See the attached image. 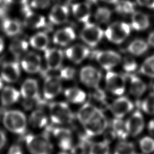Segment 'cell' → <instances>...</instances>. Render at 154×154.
<instances>
[{"label":"cell","mask_w":154,"mask_h":154,"mask_svg":"<svg viewBox=\"0 0 154 154\" xmlns=\"http://www.w3.org/2000/svg\"><path fill=\"white\" fill-rule=\"evenodd\" d=\"M94 90L93 92L91 94V97L96 102H100L102 104H105V98H106V94L105 92L100 88L98 87L94 88Z\"/></svg>","instance_id":"obj_43"},{"label":"cell","mask_w":154,"mask_h":154,"mask_svg":"<svg viewBox=\"0 0 154 154\" xmlns=\"http://www.w3.org/2000/svg\"><path fill=\"white\" fill-rule=\"evenodd\" d=\"M140 72L150 78H154V55L149 57L143 63Z\"/></svg>","instance_id":"obj_38"},{"label":"cell","mask_w":154,"mask_h":154,"mask_svg":"<svg viewBox=\"0 0 154 154\" xmlns=\"http://www.w3.org/2000/svg\"><path fill=\"white\" fill-rule=\"evenodd\" d=\"M146 88V84L138 76L134 75L129 76V92L131 95L135 97H140L145 93Z\"/></svg>","instance_id":"obj_27"},{"label":"cell","mask_w":154,"mask_h":154,"mask_svg":"<svg viewBox=\"0 0 154 154\" xmlns=\"http://www.w3.org/2000/svg\"><path fill=\"white\" fill-rule=\"evenodd\" d=\"M44 51L48 69L52 71L60 69L64 58L63 51L58 48H47Z\"/></svg>","instance_id":"obj_15"},{"label":"cell","mask_w":154,"mask_h":154,"mask_svg":"<svg viewBox=\"0 0 154 154\" xmlns=\"http://www.w3.org/2000/svg\"><path fill=\"white\" fill-rule=\"evenodd\" d=\"M12 3L11 0H0V19L6 17Z\"/></svg>","instance_id":"obj_44"},{"label":"cell","mask_w":154,"mask_h":154,"mask_svg":"<svg viewBox=\"0 0 154 154\" xmlns=\"http://www.w3.org/2000/svg\"><path fill=\"white\" fill-rule=\"evenodd\" d=\"M105 85L111 94L121 96L126 90V79L122 75L109 70L105 75Z\"/></svg>","instance_id":"obj_7"},{"label":"cell","mask_w":154,"mask_h":154,"mask_svg":"<svg viewBox=\"0 0 154 154\" xmlns=\"http://www.w3.org/2000/svg\"><path fill=\"white\" fill-rule=\"evenodd\" d=\"M107 127V119L100 109L90 121L84 125L85 134L88 137H94L103 134Z\"/></svg>","instance_id":"obj_5"},{"label":"cell","mask_w":154,"mask_h":154,"mask_svg":"<svg viewBox=\"0 0 154 154\" xmlns=\"http://www.w3.org/2000/svg\"><path fill=\"white\" fill-rule=\"evenodd\" d=\"M25 143L31 154H51L53 146L46 134H29L25 137Z\"/></svg>","instance_id":"obj_3"},{"label":"cell","mask_w":154,"mask_h":154,"mask_svg":"<svg viewBox=\"0 0 154 154\" xmlns=\"http://www.w3.org/2000/svg\"><path fill=\"white\" fill-rule=\"evenodd\" d=\"M139 145L142 152L146 154L154 152V139L152 137H143L139 141Z\"/></svg>","instance_id":"obj_40"},{"label":"cell","mask_w":154,"mask_h":154,"mask_svg":"<svg viewBox=\"0 0 154 154\" xmlns=\"http://www.w3.org/2000/svg\"><path fill=\"white\" fill-rule=\"evenodd\" d=\"M111 16V11L106 7H99L94 13L95 20L100 24H105L108 23Z\"/></svg>","instance_id":"obj_37"},{"label":"cell","mask_w":154,"mask_h":154,"mask_svg":"<svg viewBox=\"0 0 154 154\" xmlns=\"http://www.w3.org/2000/svg\"><path fill=\"white\" fill-rule=\"evenodd\" d=\"M4 48V42L2 37H0V53L2 52Z\"/></svg>","instance_id":"obj_54"},{"label":"cell","mask_w":154,"mask_h":154,"mask_svg":"<svg viewBox=\"0 0 154 154\" xmlns=\"http://www.w3.org/2000/svg\"><path fill=\"white\" fill-rule=\"evenodd\" d=\"M8 154H23V152L20 146L18 144H13L10 147Z\"/></svg>","instance_id":"obj_47"},{"label":"cell","mask_w":154,"mask_h":154,"mask_svg":"<svg viewBox=\"0 0 154 154\" xmlns=\"http://www.w3.org/2000/svg\"><path fill=\"white\" fill-rule=\"evenodd\" d=\"M2 123L10 132L19 135L23 134L27 127L26 118L24 113L19 110L5 111L2 116Z\"/></svg>","instance_id":"obj_1"},{"label":"cell","mask_w":154,"mask_h":154,"mask_svg":"<svg viewBox=\"0 0 154 154\" xmlns=\"http://www.w3.org/2000/svg\"><path fill=\"white\" fill-rule=\"evenodd\" d=\"M3 80H2V79L1 78V77H0V90H2V88H3Z\"/></svg>","instance_id":"obj_56"},{"label":"cell","mask_w":154,"mask_h":154,"mask_svg":"<svg viewBox=\"0 0 154 154\" xmlns=\"http://www.w3.org/2000/svg\"><path fill=\"white\" fill-rule=\"evenodd\" d=\"M147 129L149 132V133L154 136V119L151 120L149 123L147 125Z\"/></svg>","instance_id":"obj_52"},{"label":"cell","mask_w":154,"mask_h":154,"mask_svg":"<svg viewBox=\"0 0 154 154\" xmlns=\"http://www.w3.org/2000/svg\"><path fill=\"white\" fill-rule=\"evenodd\" d=\"M108 108L116 118L122 119L134 108L131 100L125 96H120L109 105Z\"/></svg>","instance_id":"obj_11"},{"label":"cell","mask_w":154,"mask_h":154,"mask_svg":"<svg viewBox=\"0 0 154 154\" xmlns=\"http://www.w3.org/2000/svg\"><path fill=\"white\" fill-rule=\"evenodd\" d=\"M135 4L130 1L123 0L119 1L116 4V10L122 14H132L135 12Z\"/></svg>","instance_id":"obj_36"},{"label":"cell","mask_w":154,"mask_h":154,"mask_svg":"<svg viewBox=\"0 0 154 154\" xmlns=\"http://www.w3.org/2000/svg\"><path fill=\"white\" fill-rule=\"evenodd\" d=\"M112 130L116 138L125 140L129 135V132L126 124V121L120 118H116L112 122Z\"/></svg>","instance_id":"obj_32"},{"label":"cell","mask_w":154,"mask_h":154,"mask_svg":"<svg viewBox=\"0 0 154 154\" xmlns=\"http://www.w3.org/2000/svg\"><path fill=\"white\" fill-rule=\"evenodd\" d=\"M49 117L52 122L57 125H65L71 123L74 115L67 103L54 102L49 105Z\"/></svg>","instance_id":"obj_2"},{"label":"cell","mask_w":154,"mask_h":154,"mask_svg":"<svg viewBox=\"0 0 154 154\" xmlns=\"http://www.w3.org/2000/svg\"><path fill=\"white\" fill-rule=\"evenodd\" d=\"M72 154H85L86 148L84 143H80L75 146H73L70 149Z\"/></svg>","instance_id":"obj_46"},{"label":"cell","mask_w":154,"mask_h":154,"mask_svg":"<svg viewBox=\"0 0 154 154\" xmlns=\"http://www.w3.org/2000/svg\"><path fill=\"white\" fill-rule=\"evenodd\" d=\"M7 141L6 135L4 132L0 129V150L4 147Z\"/></svg>","instance_id":"obj_50"},{"label":"cell","mask_w":154,"mask_h":154,"mask_svg":"<svg viewBox=\"0 0 154 154\" xmlns=\"http://www.w3.org/2000/svg\"><path fill=\"white\" fill-rule=\"evenodd\" d=\"M102 1L111 4H116L119 1V0H102Z\"/></svg>","instance_id":"obj_55"},{"label":"cell","mask_w":154,"mask_h":154,"mask_svg":"<svg viewBox=\"0 0 154 154\" xmlns=\"http://www.w3.org/2000/svg\"><path fill=\"white\" fill-rule=\"evenodd\" d=\"M89 154H109V143L102 141L91 144L89 148Z\"/></svg>","instance_id":"obj_35"},{"label":"cell","mask_w":154,"mask_h":154,"mask_svg":"<svg viewBox=\"0 0 154 154\" xmlns=\"http://www.w3.org/2000/svg\"><path fill=\"white\" fill-rule=\"evenodd\" d=\"M142 110L147 114L154 115V93H149L141 103Z\"/></svg>","instance_id":"obj_39"},{"label":"cell","mask_w":154,"mask_h":154,"mask_svg":"<svg viewBox=\"0 0 154 154\" xmlns=\"http://www.w3.org/2000/svg\"><path fill=\"white\" fill-rule=\"evenodd\" d=\"M139 5L154 9V0H137Z\"/></svg>","instance_id":"obj_48"},{"label":"cell","mask_w":154,"mask_h":154,"mask_svg":"<svg viewBox=\"0 0 154 154\" xmlns=\"http://www.w3.org/2000/svg\"><path fill=\"white\" fill-rule=\"evenodd\" d=\"M20 93L15 88L6 86L2 90L0 99L4 106H8L16 103L20 99Z\"/></svg>","instance_id":"obj_24"},{"label":"cell","mask_w":154,"mask_h":154,"mask_svg":"<svg viewBox=\"0 0 154 154\" xmlns=\"http://www.w3.org/2000/svg\"><path fill=\"white\" fill-rule=\"evenodd\" d=\"M22 13L24 15L23 24L26 27L37 29L42 28L46 25L45 17L31 11L28 4L22 5Z\"/></svg>","instance_id":"obj_13"},{"label":"cell","mask_w":154,"mask_h":154,"mask_svg":"<svg viewBox=\"0 0 154 154\" xmlns=\"http://www.w3.org/2000/svg\"><path fill=\"white\" fill-rule=\"evenodd\" d=\"M79 78L81 82L85 86L96 88L99 87L102 79V73L96 68L87 66L83 67L79 72Z\"/></svg>","instance_id":"obj_9"},{"label":"cell","mask_w":154,"mask_h":154,"mask_svg":"<svg viewBox=\"0 0 154 154\" xmlns=\"http://www.w3.org/2000/svg\"><path fill=\"white\" fill-rule=\"evenodd\" d=\"M135 146L133 143L125 140L120 141L115 146L114 154H134Z\"/></svg>","instance_id":"obj_34"},{"label":"cell","mask_w":154,"mask_h":154,"mask_svg":"<svg viewBox=\"0 0 154 154\" xmlns=\"http://www.w3.org/2000/svg\"><path fill=\"white\" fill-rule=\"evenodd\" d=\"M62 90L61 78L58 76L48 75L45 79L43 94L46 100H51L57 96Z\"/></svg>","instance_id":"obj_10"},{"label":"cell","mask_w":154,"mask_h":154,"mask_svg":"<svg viewBox=\"0 0 154 154\" xmlns=\"http://www.w3.org/2000/svg\"><path fill=\"white\" fill-rule=\"evenodd\" d=\"M149 45L142 39L133 40L128 46V52L132 55L139 56L144 54L148 49Z\"/></svg>","instance_id":"obj_33"},{"label":"cell","mask_w":154,"mask_h":154,"mask_svg":"<svg viewBox=\"0 0 154 154\" xmlns=\"http://www.w3.org/2000/svg\"><path fill=\"white\" fill-rule=\"evenodd\" d=\"M116 138L114 132L112 131V130L111 131H108V132H106V134H105V139L104 141H106L107 143H108L109 144L115 138Z\"/></svg>","instance_id":"obj_49"},{"label":"cell","mask_w":154,"mask_h":154,"mask_svg":"<svg viewBox=\"0 0 154 154\" xmlns=\"http://www.w3.org/2000/svg\"><path fill=\"white\" fill-rule=\"evenodd\" d=\"M93 56L99 64L106 70H110L122 61L120 55L114 51H97Z\"/></svg>","instance_id":"obj_8"},{"label":"cell","mask_w":154,"mask_h":154,"mask_svg":"<svg viewBox=\"0 0 154 154\" xmlns=\"http://www.w3.org/2000/svg\"><path fill=\"white\" fill-rule=\"evenodd\" d=\"M134 154H136V153H134Z\"/></svg>","instance_id":"obj_59"},{"label":"cell","mask_w":154,"mask_h":154,"mask_svg":"<svg viewBox=\"0 0 154 154\" xmlns=\"http://www.w3.org/2000/svg\"><path fill=\"white\" fill-rule=\"evenodd\" d=\"M48 17L49 20L54 24L64 23L68 20L69 9L64 5H55L52 8Z\"/></svg>","instance_id":"obj_21"},{"label":"cell","mask_w":154,"mask_h":154,"mask_svg":"<svg viewBox=\"0 0 154 154\" xmlns=\"http://www.w3.org/2000/svg\"><path fill=\"white\" fill-rule=\"evenodd\" d=\"M52 135L58 146L63 150L67 151L72 149L73 145V136L69 129L60 127L55 128L52 131Z\"/></svg>","instance_id":"obj_12"},{"label":"cell","mask_w":154,"mask_h":154,"mask_svg":"<svg viewBox=\"0 0 154 154\" xmlns=\"http://www.w3.org/2000/svg\"><path fill=\"white\" fill-rule=\"evenodd\" d=\"M28 43L25 37L17 35L10 43L9 50L17 60L27 51Z\"/></svg>","instance_id":"obj_26"},{"label":"cell","mask_w":154,"mask_h":154,"mask_svg":"<svg viewBox=\"0 0 154 154\" xmlns=\"http://www.w3.org/2000/svg\"><path fill=\"white\" fill-rule=\"evenodd\" d=\"M28 0H11L13 3H17L19 4H21L22 5H24L25 4H27Z\"/></svg>","instance_id":"obj_53"},{"label":"cell","mask_w":154,"mask_h":154,"mask_svg":"<svg viewBox=\"0 0 154 154\" xmlns=\"http://www.w3.org/2000/svg\"><path fill=\"white\" fill-rule=\"evenodd\" d=\"M48 119L45 112L42 109L34 110L29 117V125L35 128L42 129L48 125Z\"/></svg>","instance_id":"obj_28"},{"label":"cell","mask_w":154,"mask_h":154,"mask_svg":"<svg viewBox=\"0 0 154 154\" xmlns=\"http://www.w3.org/2000/svg\"><path fill=\"white\" fill-rule=\"evenodd\" d=\"M103 34V31L99 26L88 22L82 28L80 37L88 46L94 47L100 42Z\"/></svg>","instance_id":"obj_6"},{"label":"cell","mask_w":154,"mask_h":154,"mask_svg":"<svg viewBox=\"0 0 154 154\" xmlns=\"http://www.w3.org/2000/svg\"><path fill=\"white\" fill-rule=\"evenodd\" d=\"M1 28L7 36L16 37L20 34L22 25L18 19H10L5 17L2 20Z\"/></svg>","instance_id":"obj_22"},{"label":"cell","mask_w":154,"mask_h":154,"mask_svg":"<svg viewBox=\"0 0 154 154\" xmlns=\"http://www.w3.org/2000/svg\"><path fill=\"white\" fill-rule=\"evenodd\" d=\"M98 109L90 102L84 103L78 110L76 117L79 122L83 125L90 121L98 112Z\"/></svg>","instance_id":"obj_23"},{"label":"cell","mask_w":154,"mask_h":154,"mask_svg":"<svg viewBox=\"0 0 154 154\" xmlns=\"http://www.w3.org/2000/svg\"><path fill=\"white\" fill-rule=\"evenodd\" d=\"M131 25L137 31L145 30L150 25L149 17L142 12L135 11L131 16Z\"/></svg>","instance_id":"obj_29"},{"label":"cell","mask_w":154,"mask_h":154,"mask_svg":"<svg viewBox=\"0 0 154 154\" xmlns=\"http://www.w3.org/2000/svg\"><path fill=\"white\" fill-rule=\"evenodd\" d=\"M51 0H32L31 6L37 9H45L51 4Z\"/></svg>","instance_id":"obj_45"},{"label":"cell","mask_w":154,"mask_h":154,"mask_svg":"<svg viewBox=\"0 0 154 154\" xmlns=\"http://www.w3.org/2000/svg\"><path fill=\"white\" fill-rule=\"evenodd\" d=\"M76 38L74 29L71 27H65L57 30L53 35V42L59 46H65Z\"/></svg>","instance_id":"obj_20"},{"label":"cell","mask_w":154,"mask_h":154,"mask_svg":"<svg viewBox=\"0 0 154 154\" xmlns=\"http://www.w3.org/2000/svg\"><path fill=\"white\" fill-rule=\"evenodd\" d=\"M76 74V70L72 67H66L60 70L59 77L65 80L72 79Z\"/></svg>","instance_id":"obj_42"},{"label":"cell","mask_w":154,"mask_h":154,"mask_svg":"<svg viewBox=\"0 0 154 154\" xmlns=\"http://www.w3.org/2000/svg\"><path fill=\"white\" fill-rule=\"evenodd\" d=\"M123 68L128 73L134 72L138 66L135 60L132 56H125L123 61Z\"/></svg>","instance_id":"obj_41"},{"label":"cell","mask_w":154,"mask_h":154,"mask_svg":"<svg viewBox=\"0 0 154 154\" xmlns=\"http://www.w3.org/2000/svg\"><path fill=\"white\" fill-rule=\"evenodd\" d=\"M131 32L130 26L125 22H116L108 26L105 31L106 38L115 44L123 43Z\"/></svg>","instance_id":"obj_4"},{"label":"cell","mask_w":154,"mask_h":154,"mask_svg":"<svg viewBox=\"0 0 154 154\" xmlns=\"http://www.w3.org/2000/svg\"><path fill=\"white\" fill-rule=\"evenodd\" d=\"M72 10L75 17L79 22L87 23L90 17L91 11L89 4L78 2L72 5Z\"/></svg>","instance_id":"obj_25"},{"label":"cell","mask_w":154,"mask_h":154,"mask_svg":"<svg viewBox=\"0 0 154 154\" xmlns=\"http://www.w3.org/2000/svg\"><path fill=\"white\" fill-rule=\"evenodd\" d=\"M20 94L23 99H38L40 98L38 91V84L35 79L28 78L22 84Z\"/></svg>","instance_id":"obj_19"},{"label":"cell","mask_w":154,"mask_h":154,"mask_svg":"<svg viewBox=\"0 0 154 154\" xmlns=\"http://www.w3.org/2000/svg\"><path fill=\"white\" fill-rule=\"evenodd\" d=\"M126 124L129 135L136 137L139 135L144 127V120L141 111H135L126 120Z\"/></svg>","instance_id":"obj_16"},{"label":"cell","mask_w":154,"mask_h":154,"mask_svg":"<svg viewBox=\"0 0 154 154\" xmlns=\"http://www.w3.org/2000/svg\"><path fill=\"white\" fill-rule=\"evenodd\" d=\"M153 93H154V84L153 85Z\"/></svg>","instance_id":"obj_58"},{"label":"cell","mask_w":154,"mask_h":154,"mask_svg":"<svg viewBox=\"0 0 154 154\" xmlns=\"http://www.w3.org/2000/svg\"><path fill=\"white\" fill-rule=\"evenodd\" d=\"M147 43L149 45L154 48V31L149 34L147 38Z\"/></svg>","instance_id":"obj_51"},{"label":"cell","mask_w":154,"mask_h":154,"mask_svg":"<svg viewBox=\"0 0 154 154\" xmlns=\"http://www.w3.org/2000/svg\"><path fill=\"white\" fill-rule=\"evenodd\" d=\"M20 75V69L17 61H8L4 63L1 67V77L2 80L8 83H14L17 81Z\"/></svg>","instance_id":"obj_14"},{"label":"cell","mask_w":154,"mask_h":154,"mask_svg":"<svg viewBox=\"0 0 154 154\" xmlns=\"http://www.w3.org/2000/svg\"><path fill=\"white\" fill-rule=\"evenodd\" d=\"M89 49L81 44H76L68 48L65 51V54L68 59L76 64L81 63L89 55Z\"/></svg>","instance_id":"obj_18"},{"label":"cell","mask_w":154,"mask_h":154,"mask_svg":"<svg viewBox=\"0 0 154 154\" xmlns=\"http://www.w3.org/2000/svg\"><path fill=\"white\" fill-rule=\"evenodd\" d=\"M49 43V37L44 32H38L33 35L29 39L30 45L38 51H45L48 48Z\"/></svg>","instance_id":"obj_31"},{"label":"cell","mask_w":154,"mask_h":154,"mask_svg":"<svg viewBox=\"0 0 154 154\" xmlns=\"http://www.w3.org/2000/svg\"><path fill=\"white\" fill-rule=\"evenodd\" d=\"M41 57L34 52L27 53L23 57L21 62L23 69L29 73H35L41 69Z\"/></svg>","instance_id":"obj_17"},{"label":"cell","mask_w":154,"mask_h":154,"mask_svg":"<svg viewBox=\"0 0 154 154\" xmlns=\"http://www.w3.org/2000/svg\"><path fill=\"white\" fill-rule=\"evenodd\" d=\"M64 96L70 102L75 104L84 103L87 95L81 89L77 87H70L65 90Z\"/></svg>","instance_id":"obj_30"},{"label":"cell","mask_w":154,"mask_h":154,"mask_svg":"<svg viewBox=\"0 0 154 154\" xmlns=\"http://www.w3.org/2000/svg\"><path fill=\"white\" fill-rule=\"evenodd\" d=\"M57 154H68V153L67 152H66V151H63V152L58 153Z\"/></svg>","instance_id":"obj_57"}]
</instances>
